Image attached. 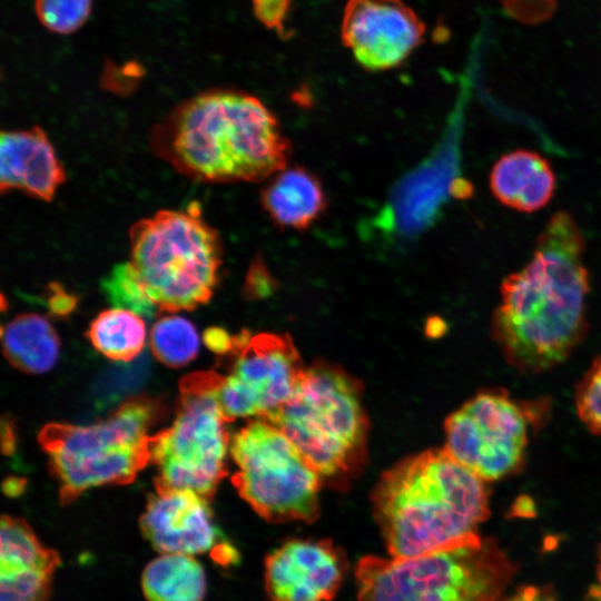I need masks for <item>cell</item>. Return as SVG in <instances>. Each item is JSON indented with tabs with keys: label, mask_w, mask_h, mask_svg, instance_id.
I'll return each instance as SVG.
<instances>
[{
	"label": "cell",
	"mask_w": 601,
	"mask_h": 601,
	"mask_svg": "<svg viewBox=\"0 0 601 601\" xmlns=\"http://www.w3.org/2000/svg\"><path fill=\"white\" fill-rule=\"evenodd\" d=\"M575 219L555 213L536 239L531 260L506 276L491 335L508 363L542 372L562 363L587 332L590 275Z\"/></svg>",
	"instance_id": "cell-1"
},
{
	"label": "cell",
	"mask_w": 601,
	"mask_h": 601,
	"mask_svg": "<svg viewBox=\"0 0 601 601\" xmlns=\"http://www.w3.org/2000/svg\"><path fill=\"white\" fill-rule=\"evenodd\" d=\"M154 154L203 183L258 181L285 168L290 144L274 114L238 89L201 91L151 131Z\"/></svg>",
	"instance_id": "cell-2"
},
{
	"label": "cell",
	"mask_w": 601,
	"mask_h": 601,
	"mask_svg": "<svg viewBox=\"0 0 601 601\" xmlns=\"http://www.w3.org/2000/svg\"><path fill=\"white\" fill-rule=\"evenodd\" d=\"M373 502L393 558L473 540L490 514L485 481L445 449L428 450L394 465L383 474Z\"/></svg>",
	"instance_id": "cell-3"
},
{
	"label": "cell",
	"mask_w": 601,
	"mask_h": 601,
	"mask_svg": "<svg viewBox=\"0 0 601 601\" xmlns=\"http://www.w3.org/2000/svg\"><path fill=\"white\" fill-rule=\"evenodd\" d=\"M129 264L158 312L191 311L210 299L223 250L198 204L185 210H160L136 221L129 230Z\"/></svg>",
	"instance_id": "cell-4"
},
{
	"label": "cell",
	"mask_w": 601,
	"mask_h": 601,
	"mask_svg": "<svg viewBox=\"0 0 601 601\" xmlns=\"http://www.w3.org/2000/svg\"><path fill=\"white\" fill-rule=\"evenodd\" d=\"M514 571L481 536L408 558L366 555L355 570L357 601H497Z\"/></svg>",
	"instance_id": "cell-5"
},
{
	"label": "cell",
	"mask_w": 601,
	"mask_h": 601,
	"mask_svg": "<svg viewBox=\"0 0 601 601\" xmlns=\"http://www.w3.org/2000/svg\"><path fill=\"white\" fill-rule=\"evenodd\" d=\"M161 412L158 401L138 396L91 425L47 424L38 441L59 484L61 503L95 486L134 481L150 461L148 431Z\"/></svg>",
	"instance_id": "cell-6"
},
{
	"label": "cell",
	"mask_w": 601,
	"mask_h": 601,
	"mask_svg": "<svg viewBox=\"0 0 601 601\" xmlns=\"http://www.w3.org/2000/svg\"><path fill=\"white\" fill-rule=\"evenodd\" d=\"M223 375L191 373L179 382L173 424L151 436L150 461L158 476L155 486L190 490L210 500L226 476L229 445L227 423L219 400Z\"/></svg>",
	"instance_id": "cell-7"
},
{
	"label": "cell",
	"mask_w": 601,
	"mask_h": 601,
	"mask_svg": "<svg viewBox=\"0 0 601 601\" xmlns=\"http://www.w3.org/2000/svg\"><path fill=\"white\" fill-rule=\"evenodd\" d=\"M268 422L321 475L327 476L348 467L365 436L356 383L329 365L305 370L292 397Z\"/></svg>",
	"instance_id": "cell-8"
},
{
	"label": "cell",
	"mask_w": 601,
	"mask_h": 601,
	"mask_svg": "<svg viewBox=\"0 0 601 601\" xmlns=\"http://www.w3.org/2000/svg\"><path fill=\"white\" fill-rule=\"evenodd\" d=\"M239 495L274 523L312 522L318 515L319 473L273 423L254 420L233 437Z\"/></svg>",
	"instance_id": "cell-9"
},
{
	"label": "cell",
	"mask_w": 601,
	"mask_h": 601,
	"mask_svg": "<svg viewBox=\"0 0 601 601\" xmlns=\"http://www.w3.org/2000/svg\"><path fill=\"white\" fill-rule=\"evenodd\" d=\"M528 423L506 392H481L446 418L444 449L483 481H495L521 465Z\"/></svg>",
	"instance_id": "cell-10"
},
{
	"label": "cell",
	"mask_w": 601,
	"mask_h": 601,
	"mask_svg": "<svg viewBox=\"0 0 601 601\" xmlns=\"http://www.w3.org/2000/svg\"><path fill=\"white\" fill-rule=\"evenodd\" d=\"M236 355L223 376L219 400L230 420L259 417L270 421L292 397L305 368L287 334L243 331L234 336Z\"/></svg>",
	"instance_id": "cell-11"
},
{
	"label": "cell",
	"mask_w": 601,
	"mask_h": 601,
	"mask_svg": "<svg viewBox=\"0 0 601 601\" xmlns=\"http://www.w3.org/2000/svg\"><path fill=\"white\" fill-rule=\"evenodd\" d=\"M424 35V22L404 0H347L345 4L342 42L367 71L398 67Z\"/></svg>",
	"instance_id": "cell-12"
},
{
	"label": "cell",
	"mask_w": 601,
	"mask_h": 601,
	"mask_svg": "<svg viewBox=\"0 0 601 601\" xmlns=\"http://www.w3.org/2000/svg\"><path fill=\"white\" fill-rule=\"evenodd\" d=\"M140 529L160 553L211 552L221 564L237 556L233 546L218 541L209 500L190 490L156 486L140 518Z\"/></svg>",
	"instance_id": "cell-13"
},
{
	"label": "cell",
	"mask_w": 601,
	"mask_h": 601,
	"mask_svg": "<svg viewBox=\"0 0 601 601\" xmlns=\"http://www.w3.org/2000/svg\"><path fill=\"white\" fill-rule=\"evenodd\" d=\"M348 570L345 553L328 540H292L265 560L270 601H331Z\"/></svg>",
	"instance_id": "cell-14"
},
{
	"label": "cell",
	"mask_w": 601,
	"mask_h": 601,
	"mask_svg": "<svg viewBox=\"0 0 601 601\" xmlns=\"http://www.w3.org/2000/svg\"><path fill=\"white\" fill-rule=\"evenodd\" d=\"M61 564L20 518H1L0 601H48Z\"/></svg>",
	"instance_id": "cell-15"
},
{
	"label": "cell",
	"mask_w": 601,
	"mask_h": 601,
	"mask_svg": "<svg viewBox=\"0 0 601 601\" xmlns=\"http://www.w3.org/2000/svg\"><path fill=\"white\" fill-rule=\"evenodd\" d=\"M66 171L47 134L39 127L2 131L0 189H18L49 201L65 183Z\"/></svg>",
	"instance_id": "cell-16"
},
{
	"label": "cell",
	"mask_w": 601,
	"mask_h": 601,
	"mask_svg": "<svg viewBox=\"0 0 601 601\" xmlns=\"http://www.w3.org/2000/svg\"><path fill=\"white\" fill-rule=\"evenodd\" d=\"M490 187L501 204L521 213H533L551 200L555 176L544 157L518 149L495 162L490 174Z\"/></svg>",
	"instance_id": "cell-17"
},
{
	"label": "cell",
	"mask_w": 601,
	"mask_h": 601,
	"mask_svg": "<svg viewBox=\"0 0 601 601\" xmlns=\"http://www.w3.org/2000/svg\"><path fill=\"white\" fill-rule=\"evenodd\" d=\"M260 204L277 226L303 230L323 214L327 199L319 179L296 166L284 168L267 183Z\"/></svg>",
	"instance_id": "cell-18"
},
{
	"label": "cell",
	"mask_w": 601,
	"mask_h": 601,
	"mask_svg": "<svg viewBox=\"0 0 601 601\" xmlns=\"http://www.w3.org/2000/svg\"><path fill=\"white\" fill-rule=\"evenodd\" d=\"M2 349L11 365L29 374L46 373L59 356V337L50 322L35 313L16 316L1 329Z\"/></svg>",
	"instance_id": "cell-19"
},
{
	"label": "cell",
	"mask_w": 601,
	"mask_h": 601,
	"mask_svg": "<svg viewBox=\"0 0 601 601\" xmlns=\"http://www.w3.org/2000/svg\"><path fill=\"white\" fill-rule=\"evenodd\" d=\"M141 590L147 601H204L207 578L195 555L160 553L142 570Z\"/></svg>",
	"instance_id": "cell-20"
},
{
	"label": "cell",
	"mask_w": 601,
	"mask_h": 601,
	"mask_svg": "<svg viewBox=\"0 0 601 601\" xmlns=\"http://www.w3.org/2000/svg\"><path fill=\"white\" fill-rule=\"evenodd\" d=\"M146 335L142 316L120 307L99 313L87 332L93 347L116 362L136 359L145 346Z\"/></svg>",
	"instance_id": "cell-21"
},
{
	"label": "cell",
	"mask_w": 601,
	"mask_h": 601,
	"mask_svg": "<svg viewBox=\"0 0 601 601\" xmlns=\"http://www.w3.org/2000/svg\"><path fill=\"white\" fill-rule=\"evenodd\" d=\"M150 348L154 356L162 364L180 367L197 355L199 336L196 327L187 318L167 315L152 325Z\"/></svg>",
	"instance_id": "cell-22"
},
{
	"label": "cell",
	"mask_w": 601,
	"mask_h": 601,
	"mask_svg": "<svg viewBox=\"0 0 601 601\" xmlns=\"http://www.w3.org/2000/svg\"><path fill=\"white\" fill-rule=\"evenodd\" d=\"M102 288L114 307L126 308L145 317L158 312L145 296L129 262L115 266L104 279Z\"/></svg>",
	"instance_id": "cell-23"
},
{
	"label": "cell",
	"mask_w": 601,
	"mask_h": 601,
	"mask_svg": "<svg viewBox=\"0 0 601 601\" xmlns=\"http://www.w3.org/2000/svg\"><path fill=\"white\" fill-rule=\"evenodd\" d=\"M92 0H35L39 22L57 35H70L88 20Z\"/></svg>",
	"instance_id": "cell-24"
},
{
	"label": "cell",
	"mask_w": 601,
	"mask_h": 601,
	"mask_svg": "<svg viewBox=\"0 0 601 601\" xmlns=\"http://www.w3.org/2000/svg\"><path fill=\"white\" fill-rule=\"evenodd\" d=\"M131 362H124V365L116 366L100 376L95 385V394L99 402H114L145 381L149 371L147 357L138 356L134 363Z\"/></svg>",
	"instance_id": "cell-25"
},
{
	"label": "cell",
	"mask_w": 601,
	"mask_h": 601,
	"mask_svg": "<svg viewBox=\"0 0 601 601\" xmlns=\"http://www.w3.org/2000/svg\"><path fill=\"white\" fill-rule=\"evenodd\" d=\"M575 402L581 421L601 436V355L580 381Z\"/></svg>",
	"instance_id": "cell-26"
},
{
	"label": "cell",
	"mask_w": 601,
	"mask_h": 601,
	"mask_svg": "<svg viewBox=\"0 0 601 601\" xmlns=\"http://www.w3.org/2000/svg\"><path fill=\"white\" fill-rule=\"evenodd\" d=\"M279 284L266 267L262 257H256L247 272L243 295L248 299H260L276 292Z\"/></svg>",
	"instance_id": "cell-27"
},
{
	"label": "cell",
	"mask_w": 601,
	"mask_h": 601,
	"mask_svg": "<svg viewBox=\"0 0 601 601\" xmlns=\"http://www.w3.org/2000/svg\"><path fill=\"white\" fill-rule=\"evenodd\" d=\"M254 16L267 29L285 35L294 0H250Z\"/></svg>",
	"instance_id": "cell-28"
},
{
	"label": "cell",
	"mask_w": 601,
	"mask_h": 601,
	"mask_svg": "<svg viewBox=\"0 0 601 601\" xmlns=\"http://www.w3.org/2000/svg\"><path fill=\"white\" fill-rule=\"evenodd\" d=\"M76 304L77 298L67 293L60 285H50L48 306L53 315L66 316L75 308Z\"/></svg>",
	"instance_id": "cell-29"
},
{
	"label": "cell",
	"mask_w": 601,
	"mask_h": 601,
	"mask_svg": "<svg viewBox=\"0 0 601 601\" xmlns=\"http://www.w3.org/2000/svg\"><path fill=\"white\" fill-rule=\"evenodd\" d=\"M204 342L209 349L217 354L231 352L234 346V337L219 327L206 329L204 333Z\"/></svg>",
	"instance_id": "cell-30"
},
{
	"label": "cell",
	"mask_w": 601,
	"mask_h": 601,
	"mask_svg": "<svg viewBox=\"0 0 601 601\" xmlns=\"http://www.w3.org/2000/svg\"><path fill=\"white\" fill-rule=\"evenodd\" d=\"M497 601H558L552 592L545 588L523 587L511 595Z\"/></svg>",
	"instance_id": "cell-31"
},
{
	"label": "cell",
	"mask_w": 601,
	"mask_h": 601,
	"mask_svg": "<svg viewBox=\"0 0 601 601\" xmlns=\"http://www.w3.org/2000/svg\"><path fill=\"white\" fill-rule=\"evenodd\" d=\"M444 321L437 316L430 317L426 322V334L431 337H439L445 332Z\"/></svg>",
	"instance_id": "cell-32"
},
{
	"label": "cell",
	"mask_w": 601,
	"mask_h": 601,
	"mask_svg": "<svg viewBox=\"0 0 601 601\" xmlns=\"http://www.w3.org/2000/svg\"><path fill=\"white\" fill-rule=\"evenodd\" d=\"M587 601H601V551L597 570V580L588 592Z\"/></svg>",
	"instance_id": "cell-33"
},
{
	"label": "cell",
	"mask_w": 601,
	"mask_h": 601,
	"mask_svg": "<svg viewBox=\"0 0 601 601\" xmlns=\"http://www.w3.org/2000/svg\"><path fill=\"white\" fill-rule=\"evenodd\" d=\"M24 481L18 479H10L4 482L3 489L8 495H17L23 490Z\"/></svg>",
	"instance_id": "cell-34"
},
{
	"label": "cell",
	"mask_w": 601,
	"mask_h": 601,
	"mask_svg": "<svg viewBox=\"0 0 601 601\" xmlns=\"http://www.w3.org/2000/svg\"><path fill=\"white\" fill-rule=\"evenodd\" d=\"M451 194L455 197H465L470 194L471 187L463 180H455L450 187Z\"/></svg>",
	"instance_id": "cell-35"
},
{
	"label": "cell",
	"mask_w": 601,
	"mask_h": 601,
	"mask_svg": "<svg viewBox=\"0 0 601 601\" xmlns=\"http://www.w3.org/2000/svg\"><path fill=\"white\" fill-rule=\"evenodd\" d=\"M524 506L526 505H521V510H524ZM526 510H530V511H533V508H525Z\"/></svg>",
	"instance_id": "cell-36"
}]
</instances>
